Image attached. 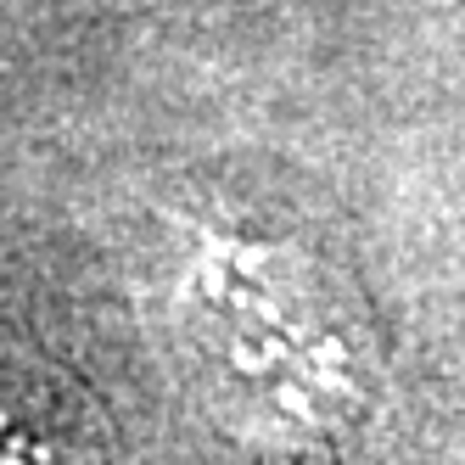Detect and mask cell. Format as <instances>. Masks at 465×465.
<instances>
[{
    "label": "cell",
    "instance_id": "6da1fadb",
    "mask_svg": "<svg viewBox=\"0 0 465 465\" xmlns=\"http://www.w3.org/2000/svg\"><path fill=\"white\" fill-rule=\"evenodd\" d=\"M185 337L213 404L270 449H342L376 381L359 297L286 247L213 242L191 270Z\"/></svg>",
    "mask_w": 465,
    "mask_h": 465
},
{
    "label": "cell",
    "instance_id": "7a4b0ae2",
    "mask_svg": "<svg viewBox=\"0 0 465 465\" xmlns=\"http://www.w3.org/2000/svg\"><path fill=\"white\" fill-rule=\"evenodd\" d=\"M0 465H107L90 392L56 364L0 359Z\"/></svg>",
    "mask_w": 465,
    "mask_h": 465
}]
</instances>
